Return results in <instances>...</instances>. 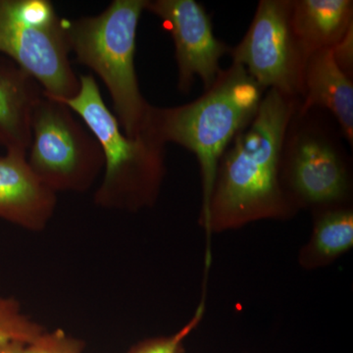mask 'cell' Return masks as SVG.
Instances as JSON below:
<instances>
[{
    "label": "cell",
    "mask_w": 353,
    "mask_h": 353,
    "mask_svg": "<svg viewBox=\"0 0 353 353\" xmlns=\"http://www.w3.org/2000/svg\"><path fill=\"white\" fill-rule=\"evenodd\" d=\"M263 92L264 88L241 65L233 63L221 72L214 83L196 101L176 108H150L145 129L157 134L165 145L176 143L196 155L208 230L221 157L236 134L256 115Z\"/></svg>",
    "instance_id": "1"
},
{
    "label": "cell",
    "mask_w": 353,
    "mask_h": 353,
    "mask_svg": "<svg viewBox=\"0 0 353 353\" xmlns=\"http://www.w3.org/2000/svg\"><path fill=\"white\" fill-rule=\"evenodd\" d=\"M296 109L294 97L274 88L266 92L250 124L221 157L210 223L215 214L225 220L241 219L275 205L279 166Z\"/></svg>",
    "instance_id": "2"
},
{
    "label": "cell",
    "mask_w": 353,
    "mask_h": 353,
    "mask_svg": "<svg viewBox=\"0 0 353 353\" xmlns=\"http://www.w3.org/2000/svg\"><path fill=\"white\" fill-rule=\"evenodd\" d=\"M202 312H203V306H199L196 316L187 325L183 327L181 331L174 334V336H168V338L154 339L145 341L137 345L134 350L129 353H181L182 352L183 341L187 338L188 334L194 329L197 323L201 319Z\"/></svg>",
    "instance_id": "17"
},
{
    "label": "cell",
    "mask_w": 353,
    "mask_h": 353,
    "mask_svg": "<svg viewBox=\"0 0 353 353\" xmlns=\"http://www.w3.org/2000/svg\"><path fill=\"white\" fill-rule=\"evenodd\" d=\"M352 0H296L292 23L304 57L333 48L353 25Z\"/></svg>",
    "instance_id": "13"
},
{
    "label": "cell",
    "mask_w": 353,
    "mask_h": 353,
    "mask_svg": "<svg viewBox=\"0 0 353 353\" xmlns=\"http://www.w3.org/2000/svg\"><path fill=\"white\" fill-rule=\"evenodd\" d=\"M27 345L18 341H9L0 345V353H27Z\"/></svg>",
    "instance_id": "19"
},
{
    "label": "cell",
    "mask_w": 353,
    "mask_h": 353,
    "mask_svg": "<svg viewBox=\"0 0 353 353\" xmlns=\"http://www.w3.org/2000/svg\"><path fill=\"white\" fill-rule=\"evenodd\" d=\"M79 79L78 94L60 101L78 114L103 152L104 176L95 203L132 209L152 201L163 175L165 143L148 129L134 138L127 137L106 106L94 76Z\"/></svg>",
    "instance_id": "4"
},
{
    "label": "cell",
    "mask_w": 353,
    "mask_h": 353,
    "mask_svg": "<svg viewBox=\"0 0 353 353\" xmlns=\"http://www.w3.org/2000/svg\"><path fill=\"white\" fill-rule=\"evenodd\" d=\"M334 61L339 65L341 71L350 77L352 74L353 67V25L348 29L340 43L332 48Z\"/></svg>",
    "instance_id": "18"
},
{
    "label": "cell",
    "mask_w": 353,
    "mask_h": 353,
    "mask_svg": "<svg viewBox=\"0 0 353 353\" xmlns=\"http://www.w3.org/2000/svg\"><path fill=\"white\" fill-rule=\"evenodd\" d=\"M0 52L57 101L72 99L80 90L63 19L48 0H0Z\"/></svg>",
    "instance_id": "5"
},
{
    "label": "cell",
    "mask_w": 353,
    "mask_h": 353,
    "mask_svg": "<svg viewBox=\"0 0 353 353\" xmlns=\"http://www.w3.org/2000/svg\"><path fill=\"white\" fill-rule=\"evenodd\" d=\"M303 83L304 101L299 105V115H305L314 106L328 109L352 145L353 85L334 61L332 48L316 51L309 57Z\"/></svg>",
    "instance_id": "12"
},
{
    "label": "cell",
    "mask_w": 353,
    "mask_h": 353,
    "mask_svg": "<svg viewBox=\"0 0 353 353\" xmlns=\"http://www.w3.org/2000/svg\"><path fill=\"white\" fill-rule=\"evenodd\" d=\"M290 145L292 185L304 199L324 203L345 194L347 174L331 141L316 132H304Z\"/></svg>",
    "instance_id": "10"
},
{
    "label": "cell",
    "mask_w": 353,
    "mask_h": 353,
    "mask_svg": "<svg viewBox=\"0 0 353 353\" xmlns=\"http://www.w3.org/2000/svg\"><path fill=\"white\" fill-rule=\"evenodd\" d=\"M148 0H114L97 16L63 19L70 51L106 85L114 115L134 138L145 131L150 105L139 90L134 66L137 31Z\"/></svg>",
    "instance_id": "3"
},
{
    "label": "cell",
    "mask_w": 353,
    "mask_h": 353,
    "mask_svg": "<svg viewBox=\"0 0 353 353\" xmlns=\"http://www.w3.org/2000/svg\"><path fill=\"white\" fill-rule=\"evenodd\" d=\"M145 10L161 19L171 32L178 65V88L188 94L199 77L205 90L221 72L220 59L231 50L216 38L210 18L194 0H148Z\"/></svg>",
    "instance_id": "8"
},
{
    "label": "cell",
    "mask_w": 353,
    "mask_h": 353,
    "mask_svg": "<svg viewBox=\"0 0 353 353\" xmlns=\"http://www.w3.org/2000/svg\"><path fill=\"white\" fill-rule=\"evenodd\" d=\"M44 332L41 325L22 312L16 299L0 296V345L18 341L28 345Z\"/></svg>",
    "instance_id": "15"
},
{
    "label": "cell",
    "mask_w": 353,
    "mask_h": 353,
    "mask_svg": "<svg viewBox=\"0 0 353 353\" xmlns=\"http://www.w3.org/2000/svg\"><path fill=\"white\" fill-rule=\"evenodd\" d=\"M83 343L68 336L62 330L41 334L27 345V353H82Z\"/></svg>",
    "instance_id": "16"
},
{
    "label": "cell",
    "mask_w": 353,
    "mask_h": 353,
    "mask_svg": "<svg viewBox=\"0 0 353 353\" xmlns=\"http://www.w3.org/2000/svg\"><path fill=\"white\" fill-rule=\"evenodd\" d=\"M353 243V214L352 211H336L325 215L318 223L315 232V246L326 256L340 254L352 248Z\"/></svg>",
    "instance_id": "14"
},
{
    "label": "cell",
    "mask_w": 353,
    "mask_h": 353,
    "mask_svg": "<svg viewBox=\"0 0 353 353\" xmlns=\"http://www.w3.org/2000/svg\"><path fill=\"white\" fill-rule=\"evenodd\" d=\"M292 0H261L245 38L231 50L260 87L297 99L304 94L306 57L292 23Z\"/></svg>",
    "instance_id": "7"
},
{
    "label": "cell",
    "mask_w": 353,
    "mask_h": 353,
    "mask_svg": "<svg viewBox=\"0 0 353 353\" xmlns=\"http://www.w3.org/2000/svg\"><path fill=\"white\" fill-rule=\"evenodd\" d=\"M43 90L9 58L0 57V146L28 155L32 117Z\"/></svg>",
    "instance_id": "11"
},
{
    "label": "cell",
    "mask_w": 353,
    "mask_h": 353,
    "mask_svg": "<svg viewBox=\"0 0 353 353\" xmlns=\"http://www.w3.org/2000/svg\"><path fill=\"white\" fill-rule=\"evenodd\" d=\"M28 163L53 192H83L104 169V154L92 132L63 102L43 92L32 117Z\"/></svg>",
    "instance_id": "6"
},
{
    "label": "cell",
    "mask_w": 353,
    "mask_h": 353,
    "mask_svg": "<svg viewBox=\"0 0 353 353\" xmlns=\"http://www.w3.org/2000/svg\"><path fill=\"white\" fill-rule=\"evenodd\" d=\"M27 157L17 152H7L0 157V218L39 232L54 213L57 192L34 175Z\"/></svg>",
    "instance_id": "9"
}]
</instances>
